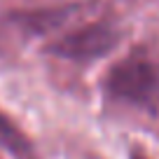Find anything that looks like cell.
<instances>
[{"mask_svg": "<svg viewBox=\"0 0 159 159\" xmlns=\"http://www.w3.org/2000/svg\"><path fill=\"white\" fill-rule=\"evenodd\" d=\"M105 89L122 103L159 112V61L140 56L122 61L110 70Z\"/></svg>", "mask_w": 159, "mask_h": 159, "instance_id": "obj_1", "label": "cell"}, {"mask_svg": "<svg viewBox=\"0 0 159 159\" xmlns=\"http://www.w3.org/2000/svg\"><path fill=\"white\" fill-rule=\"evenodd\" d=\"M117 40H119L117 28H112L105 21H98V24H84L82 28L59 35L49 45V52H54L56 56H63V59L87 61L110 52L117 45Z\"/></svg>", "mask_w": 159, "mask_h": 159, "instance_id": "obj_2", "label": "cell"}, {"mask_svg": "<svg viewBox=\"0 0 159 159\" xmlns=\"http://www.w3.org/2000/svg\"><path fill=\"white\" fill-rule=\"evenodd\" d=\"M0 148L7 150L14 159H38L30 140L19 131V126L0 110Z\"/></svg>", "mask_w": 159, "mask_h": 159, "instance_id": "obj_3", "label": "cell"}, {"mask_svg": "<svg viewBox=\"0 0 159 159\" xmlns=\"http://www.w3.org/2000/svg\"><path fill=\"white\" fill-rule=\"evenodd\" d=\"M129 159H148V157H145V154H140V152H131Z\"/></svg>", "mask_w": 159, "mask_h": 159, "instance_id": "obj_4", "label": "cell"}]
</instances>
